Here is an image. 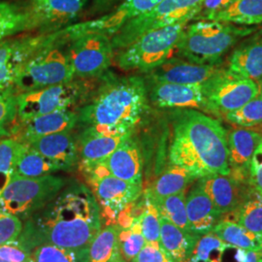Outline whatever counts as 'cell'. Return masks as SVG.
Wrapping results in <instances>:
<instances>
[{
  "label": "cell",
  "mask_w": 262,
  "mask_h": 262,
  "mask_svg": "<svg viewBox=\"0 0 262 262\" xmlns=\"http://www.w3.org/2000/svg\"><path fill=\"white\" fill-rule=\"evenodd\" d=\"M16 240L31 252L40 245L89 248L102 229L99 203L91 187L72 181L42 210L30 216Z\"/></svg>",
  "instance_id": "6da1fadb"
},
{
  "label": "cell",
  "mask_w": 262,
  "mask_h": 262,
  "mask_svg": "<svg viewBox=\"0 0 262 262\" xmlns=\"http://www.w3.org/2000/svg\"><path fill=\"white\" fill-rule=\"evenodd\" d=\"M170 164L187 169L197 179L229 175L226 129L217 119L193 109H171Z\"/></svg>",
  "instance_id": "7a4b0ae2"
},
{
  "label": "cell",
  "mask_w": 262,
  "mask_h": 262,
  "mask_svg": "<svg viewBox=\"0 0 262 262\" xmlns=\"http://www.w3.org/2000/svg\"><path fill=\"white\" fill-rule=\"evenodd\" d=\"M144 76L105 75L76 110L78 126L100 125L133 131L149 108Z\"/></svg>",
  "instance_id": "3957f363"
},
{
  "label": "cell",
  "mask_w": 262,
  "mask_h": 262,
  "mask_svg": "<svg viewBox=\"0 0 262 262\" xmlns=\"http://www.w3.org/2000/svg\"><path fill=\"white\" fill-rule=\"evenodd\" d=\"M256 28L225 21L200 19L187 25L179 40L175 56L198 64H222V58Z\"/></svg>",
  "instance_id": "277c9868"
},
{
  "label": "cell",
  "mask_w": 262,
  "mask_h": 262,
  "mask_svg": "<svg viewBox=\"0 0 262 262\" xmlns=\"http://www.w3.org/2000/svg\"><path fill=\"white\" fill-rule=\"evenodd\" d=\"M68 41L64 28L53 32L47 44L21 69L13 86L15 92L20 94L73 81L75 75L68 55Z\"/></svg>",
  "instance_id": "5b68a950"
},
{
  "label": "cell",
  "mask_w": 262,
  "mask_h": 262,
  "mask_svg": "<svg viewBox=\"0 0 262 262\" xmlns=\"http://www.w3.org/2000/svg\"><path fill=\"white\" fill-rule=\"evenodd\" d=\"M187 24H177L150 31L118 51L116 64L123 71L147 74L175 56L181 35Z\"/></svg>",
  "instance_id": "8992f818"
},
{
  "label": "cell",
  "mask_w": 262,
  "mask_h": 262,
  "mask_svg": "<svg viewBox=\"0 0 262 262\" xmlns=\"http://www.w3.org/2000/svg\"><path fill=\"white\" fill-rule=\"evenodd\" d=\"M67 185V180L56 175L25 178L13 174L0 194V208L27 221L42 210Z\"/></svg>",
  "instance_id": "52a82bcc"
},
{
  "label": "cell",
  "mask_w": 262,
  "mask_h": 262,
  "mask_svg": "<svg viewBox=\"0 0 262 262\" xmlns=\"http://www.w3.org/2000/svg\"><path fill=\"white\" fill-rule=\"evenodd\" d=\"M202 0H163L155 8L127 20L112 37L115 51L129 46L142 35L177 24H188L196 17Z\"/></svg>",
  "instance_id": "ba28073f"
},
{
  "label": "cell",
  "mask_w": 262,
  "mask_h": 262,
  "mask_svg": "<svg viewBox=\"0 0 262 262\" xmlns=\"http://www.w3.org/2000/svg\"><path fill=\"white\" fill-rule=\"evenodd\" d=\"M64 30L75 79L94 80L105 75L115 57L111 36L98 31H78L74 26Z\"/></svg>",
  "instance_id": "9c48e42d"
},
{
  "label": "cell",
  "mask_w": 262,
  "mask_h": 262,
  "mask_svg": "<svg viewBox=\"0 0 262 262\" xmlns=\"http://www.w3.org/2000/svg\"><path fill=\"white\" fill-rule=\"evenodd\" d=\"M89 80L71 82L17 94L19 121L81 106L94 91Z\"/></svg>",
  "instance_id": "30bf717a"
},
{
  "label": "cell",
  "mask_w": 262,
  "mask_h": 262,
  "mask_svg": "<svg viewBox=\"0 0 262 262\" xmlns=\"http://www.w3.org/2000/svg\"><path fill=\"white\" fill-rule=\"evenodd\" d=\"M213 117L221 118L233 112L258 95V85L226 67L202 84Z\"/></svg>",
  "instance_id": "8fae6325"
},
{
  "label": "cell",
  "mask_w": 262,
  "mask_h": 262,
  "mask_svg": "<svg viewBox=\"0 0 262 262\" xmlns=\"http://www.w3.org/2000/svg\"><path fill=\"white\" fill-rule=\"evenodd\" d=\"M144 78L149 102L154 106L160 109H193L213 116L202 84H174Z\"/></svg>",
  "instance_id": "7c38bea8"
},
{
  "label": "cell",
  "mask_w": 262,
  "mask_h": 262,
  "mask_svg": "<svg viewBox=\"0 0 262 262\" xmlns=\"http://www.w3.org/2000/svg\"><path fill=\"white\" fill-rule=\"evenodd\" d=\"M52 33L7 38L0 42V91L13 89L28 59L47 44Z\"/></svg>",
  "instance_id": "4fadbf2b"
},
{
  "label": "cell",
  "mask_w": 262,
  "mask_h": 262,
  "mask_svg": "<svg viewBox=\"0 0 262 262\" xmlns=\"http://www.w3.org/2000/svg\"><path fill=\"white\" fill-rule=\"evenodd\" d=\"M96 197L101 216L113 222L126 207L140 198L143 186L117 178L111 174L86 182Z\"/></svg>",
  "instance_id": "5bb4252c"
},
{
  "label": "cell",
  "mask_w": 262,
  "mask_h": 262,
  "mask_svg": "<svg viewBox=\"0 0 262 262\" xmlns=\"http://www.w3.org/2000/svg\"><path fill=\"white\" fill-rule=\"evenodd\" d=\"M88 0H37L32 1L30 13L31 28L39 34H49L72 23L82 13Z\"/></svg>",
  "instance_id": "9a60e30c"
},
{
  "label": "cell",
  "mask_w": 262,
  "mask_h": 262,
  "mask_svg": "<svg viewBox=\"0 0 262 262\" xmlns=\"http://www.w3.org/2000/svg\"><path fill=\"white\" fill-rule=\"evenodd\" d=\"M134 132L135 130H122L100 125L80 126V130L75 136L79 162L103 160Z\"/></svg>",
  "instance_id": "2e32d148"
},
{
  "label": "cell",
  "mask_w": 262,
  "mask_h": 262,
  "mask_svg": "<svg viewBox=\"0 0 262 262\" xmlns=\"http://www.w3.org/2000/svg\"><path fill=\"white\" fill-rule=\"evenodd\" d=\"M262 140V131L248 127L226 130L229 176L235 181L250 185V168L253 154Z\"/></svg>",
  "instance_id": "e0dca14e"
},
{
  "label": "cell",
  "mask_w": 262,
  "mask_h": 262,
  "mask_svg": "<svg viewBox=\"0 0 262 262\" xmlns=\"http://www.w3.org/2000/svg\"><path fill=\"white\" fill-rule=\"evenodd\" d=\"M196 183L222 215L236 210L253 190L250 185L241 184L223 174L208 175L197 179Z\"/></svg>",
  "instance_id": "ac0fdd59"
},
{
  "label": "cell",
  "mask_w": 262,
  "mask_h": 262,
  "mask_svg": "<svg viewBox=\"0 0 262 262\" xmlns=\"http://www.w3.org/2000/svg\"><path fill=\"white\" fill-rule=\"evenodd\" d=\"M78 126V114L73 109L48 113L28 120L19 121L13 138L21 143L58 132L73 131Z\"/></svg>",
  "instance_id": "d6986e66"
},
{
  "label": "cell",
  "mask_w": 262,
  "mask_h": 262,
  "mask_svg": "<svg viewBox=\"0 0 262 262\" xmlns=\"http://www.w3.org/2000/svg\"><path fill=\"white\" fill-rule=\"evenodd\" d=\"M223 68L222 64H198L173 56L146 74V78L174 84H203Z\"/></svg>",
  "instance_id": "ffe728a7"
},
{
  "label": "cell",
  "mask_w": 262,
  "mask_h": 262,
  "mask_svg": "<svg viewBox=\"0 0 262 262\" xmlns=\"http://www.w3.org/2000/svg\"><path fill=\"white\" fill-rule=\"evenodd\" d=\"M26 144L53 161L60 171H71L79 164V151L73 131L38 137Z\"/></svg>",
  "instance_id": "44dd1931"
},
{
  "label": "cell",
  "mask_w": 262,
  "mask_h": 262,
  "mask_svg": "<svg viewBox=\"0 0 262 262\" xmlns=\"http://www.w3.org/2000/svg\"><path fill=\"white\" fill-rule=\"evenodd\" d=\"M102 161L113 176L143 186V158L135 132Z\"/></svg>",
  "instance_id": "7402d4cb"
},
{
  "label": "cell",
  "mask_w": 262,
  "mask_h": 262,
  "mask_svg": "<svg viewBox=\"0 0 262 262\" xmlns=\"http://www.w3.org/2000/svg\"><path fill=\"white\" fill-rule=\"evenodd\" d=\"M163 0H122L114 13L102 18L76 24L79 31H98L112 37L129 19L155 8Z\"/></svg>",
  "instance_id": "603a6c76"
},
{
  "label": "cell",
  "mask_w": 262,
  "mask_h": 262,
  "mask_svg": "<svg viewBox=\"0 0 262 262\" xmlns=\"http://www.w3.org/2000/svg\"><path fill=\"white\" fill-rule=\"evenodd\" d=\"M245 39L233 49L226 68L244 78L258 82L262 78V31Z\"/></svg>",
  "instance_id": "cb8c5ba5"
},
{
  "label": "cell",
  "mask_w": 262,
  "mask_h": 262,
  "mask_svg": "<svg viewBox=\"0 0 262 262\" xmlns=\"http://www.w3.org/2000/svg\"><path fill=\"white\" fill-rule=\"evenodd\" d=\"M186 207L190 231L193 235L213 231L223 216L197 183L186 196Z\"/></svg>",
  "instance_id": "d4e9b609"
},
{
  "label": "cell",
  "mask_w": 262,
  "mask_h": 262,
  "mask_svg": "<svg viewBox=\"0 0 262 262\" xmlns=\"http://www.w3.org/2000/svg\"><path fill=\"white\" fill-rule=\"evenodd\" d=\"M197 181V177L187 169L175 164L164 170L150 187L144 191V196L156 204L165 197L186 191L187 187Z\"/></svg>",
  "instance_id": "484cf974"
},
{
  "label": "cell",
  "mask_w": 262,
  "mask_h": 262,
  "mask_svg": "<svg viewBox=\"0 0 262 262\" xmlns=\"http://www.w3.org/2000/svg\"><path fill=\"white\" fill-rule=\"evenodd\" d=\"M196 235L180 229L169 220L160 216L159 243L173 262H186Z\"/></svg>",
  "instance_id": "4316f807"
},
{
  "label": "cell",
  "mask_w": 262,
  "mask_h": 262,
  "mask_svg": "<svg viewBox=\"0 0 262 262\" xmlns=\"http://www.w3.org/2000/svg\"><path fill=\"white\" fill-rule=\"evenodd\" d=\"M213 231L226 245L246 251H257L262 243V234L252 232L224 216L215 225Z\"/></svg>",
  "instance_id": "83f0119b"
},
{
  "label": "cell",
  "mask_w": 262,
  "mask_h": 262,
  "mask_svg": "<svg viewBox=\"0 0 262 262\" xmlns=\"http://www.w3.org/2000/svg\"><path fill=\"white\" fill-rule=\"evenodd\" d=\"M212 20H219L237 26H255L262 24V0H235Z\"/></svg>",
  "instance_id": "f1b7e54d"
},
{
  "label": "cell",
  "mask_w": 262,
  "mask_h": 262,
  "mask_svg": "<svg viewBox=\"0 0 262 262\" xmlns=\"http://www.w3.org/2000/svg\"><path fill=\"white\" fill-rule=\"evenodd\" d=\"M59 171L60 169L53 161L25 144L17 159L14 174L25 178H39Z\"/></svg>",
  "instance_id": "f546056e"
},
{
  "label": "cell",
  "mask_w": 262,
  "mask_h": 262,
  "mask_svg": "<svg viewBox=\"0 0 262 262\" xmlns=\"http://www.w3.org/2000/svg\"><path fill=\"white\" fill-rule=\"evenodd\" d=\"M89 262H115L122 255L118 225H109L99 231L89 247Z\"/></svg>",
  "instance_id": "4dcf8cb0"
},
{
  "label": "cell",
  "mask_w": 262,
  "mask_h": 262,
  "mask_svg": "<svg viewBox=\"0 0 262 262\" xmlns=\"http://www.w3.org/2000/svg\"><path fill=\"white\" fill-rule=\"evenodd\" d=\"M223 215L246 229L262 234V196L252 190L243 203L234 211Z\"/></svg>",
  "instance_id": "1f68e13d"
},
{
  "label": "cell",
  "mask_w": 262,
  "mask_h": 262,
  "mask_svg": "<svg viewBox=\"0 0 262 262\" xmlns=\"http://www.w3.org/2000/svg\"><path fill=\"white\" fill-rule=\"evenodd\" d=\"M32 30L30 13L28 9L0 2V42L12 35Z\"/></svg>",
  "instance_id": "d6a6232c"
},
{
  "label": "cell",
  "mask_w": 262,
  "mask_h": 262,
  "mask_svg": "<svg viewBox=\"0 0 262 262\" xmlns=\"http://www.w3.org/2000/svg\"><path fill=\"white\" fill-rule=\"evenodd\" d=\"M226 247L214 231L196 235L186 262H222Z\"/></svg>",
  "instance_id": "836d02e7"
},
{
  "label": "cell",
  "mask_w": 262,
  "mask_h": 262,
  "mask_svg": "<svg viewBox=\"0 0 262 262\" xmlns=\"http://www.w3.org/2000/svg\"><path fill=\"white\" fill-rule=\"evenodd\" d=\"M30 262H89V248L67 249L55 245H40L31 252Z\"/></svg>",
  "instance_id": "e575fe53"
},
{
  "label": "cell",
  "mask_w": 262,
  "mask_h": 262,
  "mask_svg": "<svg viewBox=\"0 0 262 262\" xmlns=\"http://www.w3.org/2000/svg\"><path fill=\"white\" fill-rule=\"evenodd\" d=\"M118 227L121 255L124 260L132 262L146 244L141 228L140 215H136L130 224Z\"/></svg>",
  "instance_id": "d590c367"
},
{
  "label": "cell",
  "mask_w": 262,
  "mask_h": 262,
  "mask_svg": "<svg viewBox=\"0 0 262 262\" xmlns=\"http://www.w3.org/2000/svg\"><path fill=\"white\" fill-rule=\"evenodd\" d=\"M154 205L157 207L160 216L167 219L183 231L192 234L187 219L185 191L165 197Z\"/></svg>",
  "instance_id": "8d00e7d4"
},
{
  "label": "cell",
  "mask_w": 262,
  "mask_h": 262,
  "mask_svg": "<svg viewBox=\"0 0 262 262\" xmlns=\"http://www.w3.org/2000/svg\"><path fill=\"white\" fill-rule=\"evenodd\" d=\"M24 146L25 143L13 137L0 140V194L14 174L17 159Z\"/></svg>",
  "instance_id": "74e56055"
},
{
  "label": "cell",
  "mask_w": 262,
  "mask_h": 262,
  "mask_svg": "<svg viewBox=\"0 0 262 262\" xmlns=\"http://www.w3.org/2000/svg\"><path fill=\"white\" fill-rule=\"evenodd\" d=\"M17 94L14 89L0 91V140L12 137L19 122Z\"/></svg>",
  "instance_id": "f35d334b"
},
{
  "label": "cell",
  "mask_w": 262,
  "mask_h": 262,
  "mask_svg": "<svg viewBox=\"0 0 262 262\" xmlns=\"http://www.w3.org/2000/svg\"><path fill=\"white\" fill-rule=\"evenodd\" d=\"M224 118L225 121L238 127L250 128L262 125L261 96L258 94L241 108L225 114Z\"/></svg>",
  "instance_id": "ab89813d"
},
{
  "label": "cell",
  "mask_w": 262,
  "mask_h": 262,
  "mask_svg": "<svg viewBox=\"0 0 262 262\" xmlns=\"http://www.w3.org/2000/svg\"><path fill=\"white\" fill-rule=\"evenodd\" d=\"M145 206L140 214L142 233L146 243H159L160 235V215L157 207L149 199L144 196Z\"/></svg>",
  "instance_id": "60d3db41"
},
{
  "label": "cell",
  "mask_w": 262,
  "mask_h": 262,
  "mask_svg": "<svg viewBox=\"0 0 262 262\" xmlns=\"http://www.w3.org/2000/svg\"><path fill=\"white\" fill-rule=\"evenodd\" d=\"M23 227L21 220L0 208V245L16 241L23 231Z\"/></svg>",
  "instance_id": "b9f144b4"
},
{
  "label": "cell",
  "mask_w": 262,
  "mask_h": 262,
  "mask_svg": "<svg viewBox=\"0 0 262 262\" xmlns=\"http://www.w3.org/2000/svg\"><path fill=\"white\" fill-rule=\"evenodd\" d=\"M132 262H173L160 243H146Z\"/></svg>",
  "instance_id": "7bdbcfd3"
},
{
  "label": "cell",
  "mask_w": 262,
  "mask_h": 262,
  "mask_svg": "<svg viewBox=\"0 0 262 262\" xmlns=\"http://www.w3.org/2000/svg\"><path fill=\"white\" fill-rule=\"evenodd\" d=\"M0 257L8 262H30L31 254L17 241L0 245Z\"/></svg>",
  "instance_id": "ee69618b"
},
{
  "label": "cell",
  "mask_w": 262,
  "mask_h": 262,
  "mask_svg": "<svg viewBox=\"0 0 262 262\" xmlns=\"http://www.w3.org/2000/svg\"><path fill=\"white\" fill-rule=\"evenodd\" d=\"M235 0H202L200 9L194 19L212 20L219 13L230 6Z\"/></svg>",
  "instance_id": "f6af8a7d"
},
{
  "label": "cell",
  "mask_w": 262,
  "mask_h": 262,
  "mask_svg": "<svg viewBox=\"0 0 262 262\" xmlns=\"http://www.w3.org/2000/svg\"><path fill=\"white\" fill-rule=\"evenodd\" d=\"M250 186L262 196V140L254 151L251 162Z\"/></svg>",
  "instance_id": "bcb514c9"
},
{
  "label": "cell",
  "mask_w": 262,
  "mask_h": 262,
  "mask_svg": "<svg viewBox=\"0 0 262 262\" xmlns=\"http://www.w3.org/2000/svg\"><path fill=\"white\" fill-rule=\"evenodd\" d=\"M121 0H93L92 14H101L107 10L111 9Z\"/></svg>",
  "instance_id": "7dc6e473"
},
{
  "label": "cell",
  "mask_w": 262,
  "mask_h": 262,
  "mask_svg": "<svg viewBox=\"0 0 262 262\" xmlns=\"http://www.w3.org/2000/svg\"><path fill=\"white\" fill-rule=\"evenodd\" d=\"M243 262H259L256 251H246Z\"/></svg>",
  "instance_id": "c3c4849f"
},
{
  "label": "cell",
  "mask_w": 262,
  "mask_h": 262,
  "mask_svg": "<svg viewBox=\"0 0 262 262\" xmlns=\"http://www.w3.org/2000/svg\"><path fill=\"white\" fill-rule=\"evenodd\" d=\"M256 83H257V85H258V94L262 97V78Z\"/></svg>",
  "instance_id": "681fc988"
},
{
  "label": "cell",
  "mask_w": 262,
  "mask_h": 262,
  "mask_svg": "<svg viewBox=\"0 0 262 262\" xmlns=\"http://www.w3.org/2000/svg\"><path fill=\"white\" fill-rule=\"evenodd\" d=\"M257 252V254H258V259H259V262H262V243L260 245V247L258 248V250L256 251Z\"/></svg>",
  "instance_id": "f907efd6"
},
{
  "label": "cell",
  "mask_w": 262,
  "mask_h": 262,
  "mask_svg": "<svg viewBox=\"0 0 262 262\" xmlns=\"http://www.w3.org/2000/svg\"><path fill=\"white\" fill-rule=\"evenodd\" d=\"M115 262H128V261H126V260H124V259H123V258H122V256H121V257H120V258H119V259H118V260H116V261Z\"/></svg>",
  "instance_id": "816d5d0a"
},
{
  "label": "cell",
  "mask_w": 262,
  "mask_h": 262,
  "mask_svg": "<svg viewBox=\"0 0 262 262\" xmlns=\"http://www.w3.org/2000/svg\"><path fill=\"white\" fill-rule=\"evenodd\" d=\"M0 262H8V261H6V260H4V259H2V258H1V257H0Z\"/></svg>",
  "instance_id": "f5cc1de1"
},
{
  "label": "cell",
  "mask_w": 262,
  "mask_h": 262,
  "mask_svg": "<svg viewBox=\"0 0 262 262\" xmlns=\"http://www.w3.org/2000/svg\"><path fill=\"white\" fill-rule=\"evenodd\" d=\"M32 1H37V0H32Z\"/></svg>",
  "instance_id": "db71d44e"
}]
</instances>
